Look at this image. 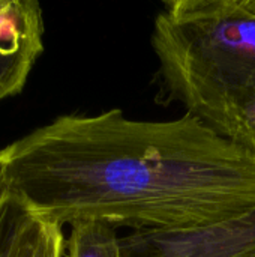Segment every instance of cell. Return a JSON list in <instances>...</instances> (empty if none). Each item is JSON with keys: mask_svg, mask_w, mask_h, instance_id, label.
<instances>
[{"mask_svg": "<svg viewBox=\"0 0 255 257\" xmlns=\"http://www.w3.org/2000/svg\"><path fill=\"white\" fill-rule=\"evenodd\" d=\"M44 17L35 0H0V99L20 93L44 51Z\"/></svg>", "mask_w": 255, "mask_h": 257, "instance_id": "4", "label": "cell"}, {"mask_svg": "<svg viewBox=\"0 0 255 257\" xmlns=\"http://www.w3.org/2000/svg\"><path fill=\"white\" fill-rule=\"evenodd\" d=\"M150 42L161 96L255 155V0H167Z\"/></svg>", "mask_w": 255, "mask_h": 257, "instance_id": "2", "label": "cell"}, {"mask_svg": "<svg viewBox=\"0 0 255 257\" xmlns=\"http://www.w3.org/2000/svg\"><path fill=\"white\" fill-rule=\"evenodd\" d=\"M126 257H255V211L227 223L180 232H134Z\"/></svg>", "mask_w": 255, "mask_h": 257, "instance_id": "3", "label": "cell"}, {"mask_svg": "<svg viewBox=\"0 0 255 257\" xmlns=\"http://www.w3.org/2000/svg\"><path fill=\"white\" fill-rule=\"evenodd\" d=\"M0 188L44 221L180 232L255 211V155L185 113L63 114L0 149Z\"/></svg>", "mask_w": 255, "mask_h": 257, "instance_id": "1", "label": "cell"}, {"mask_svg": "<svg viewBox=\"0 0 255 257\" xmlns=\"http://www.w3.org/2000/svg\"><path fill=\"white\" fill-rule=\"evenodd\" d=\"M33 220L26 206L0 188V257H17Z\"/></svg>", "mask_w": 255, "mask_h": 257, "instance_id": "6", "label": "cell"}, {"mask_svg": "<svg viewBox=\"0 0 255 257\" xmlns=\"http://www.w3.org/2000/svg\"><path fill=\"white\" fill-rule=\"evenodd\" d=\"M65 242L63 227L33 215L17 257H65Z\"/></svg>", "mask_w": 255, "mask_h": 257, "instance_id": "7", "label": "cell"}, {"mask_svg": "<svg viewBox=\"0 0 255 257\" xmlns=\"http://www.w3.org/2000/svg\"><path fill=\"white\" fill-rule=\"evenodd\" d=\"M110 223L87 220L71 224L65 257H126L122 241Z\"/></svg>", "mask_w": 255, "mask_h": 257, "instance_id": "5", "label": "cell"}]
</instances>
